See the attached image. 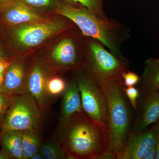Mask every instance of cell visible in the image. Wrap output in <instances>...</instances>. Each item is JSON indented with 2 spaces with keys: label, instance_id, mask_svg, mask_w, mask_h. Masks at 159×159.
I'll return each instance as SVG.
<instances>
[{
  "label": "cell",
  "instance_id": "obj_1",
  "mask_svg": "<svg viewBox=\"0 0 159 159\" xmlns=\"http://www.w3.org/2000/svg\"><path fill=\"white\" fill-rule=\"evenodd\" d=\"M56 139L71 159H101L109 145L107 125L94 121L84 111L58 126Z\"/></svg>",
  "mask_w": 159,
  "mask_h": 159
},
{
  "label": "cell",
  "instance_id": "obj_2",
  "mask_svg": "<svg viewBox=\"0 0 159 159\" xmlns=\"http://www.w3.org/2000/svg\"><path fill=\"white\" fill-rule=\"evenodd\" d=\"M56 12L74 22L84 36L99 41L116 56L124 57L121 48L131 37L128 26L116 20L102 18L85 7L77 8L70 4H60Z\"/></svg>",
  "mask_w": 159,
  "mask_h": 159
},
{
  "label": "cell",
  "instance_id": "obj_3",
  "mask_svg": "<svg viewBox=\"0 0 159 159\" xmlns=\"http://www.w3.org/2000/svg\"><path fill=\"white\" fill-rule=\"evenodd\" d=\"M105 95L109 134L108 152L115 159L124 147L130 132V109L123 89V80H108L98 83Z\"/></svg>",
  "mask_w": 159,
  "mask_h": 159
},
{
  "label": "cell",
  "instance_id": "obj_4",
  "mask_svg": "<svg viewBox=\"0 0 159 159\" xmlns=\"http://www.w3.org/2000/svg\"><path fill=\"white\" fill-rule=\"evenodd\" d=\"M88 38L84 65L86 73L97 83L103 80L122 78V74L129 70L130 61L125 57L116 56L107 50L105 46L99 41Z\"/></svg>",
  "mask_w": 159,
  "mask_h": 159
},
{
  "label": "cell",
  "instance_id": "obj_5",
  "mask_svg": "<svg viewBox=\"0 0 159 159\" xmlns=\"http://www.w3.org/2000/svg\"><path fill=\"white\" fill-rule=\"evenodd\" d=\"M43 113L36 100L29 92L11 96L10 106L0 125V132L31 129L40 130Z\"/></svg>",
  "mask_w": 159,
  "mask_h": 159
},
{
  "label": "cell",
  "instance_id": "obj_6",
  "mask_svg": "<svg viewBox=\"0 0 159 159\" xmlns=\"http://www.w3.org/2000/svg\"><path fill=\"white\" fill-rule=\"evenodd\" d=\"M84 112L96 122L107 126V106L102 89L88 73L80 72L75 78Z\"/></svg>",
  "mask_w": 159,
  "mask_h": 159
},
{
  "label": "cell",
  "instance_id": "obj_7",
  "mask_svg": "<svg viewBox=\"0 0 159 159\" xmlns=\"http://www.w3.org/2000/svg\"><path fill=\"white\" fill-rule=\"evenodd\" d=\"M5 26L9 29V36L13 43L25 48H32L40 44L68 26L62 22L43 21Z\"/></svg>",
  "mask_w": 159,
  "mask_h": 159
},
{
  "label": "cell",
  "instance_id": "obj_8",
  "mask_svg": "<svg viewBox=\"0 0 159 159\" xmlns=\"http://www.w3.org/2000/svg\"><path fill=\"white\" fill-rule=\"evenodd\" d=\"M143 83L144 91L139 95L140 100L136 110L138 111L132 129L138 132L146 130L159 119V89L149 84Z\"/></svg>",
  "mask_w": 159,
  "mask_h": 159
},
{
  "label": "cell",
  "instance_id": "obj_9",
  "mask_svg": "<svg viewBox=\"0 0 159 159\" xmlns=\"http://www.w3.org/2000/svg\"><path fill=\"white\" fill-rule=\"evenodd\" d=\"M43 64L36 62L31 67L28 77L27 90L37 102L41 110L45 112L53 103V99L47 92V84L53 76Z\"/></svg>",
  "mask_w": 159,
  "mask_h": 159
},
{
  "label": "cell",
  "instance_id": "obj_10",
  "mask_svg": "<svg viewBox=\"0 0 159 159\" xmlns=\"http://www.w3.org/2000/svg\"><path fill=\"white\" fill-rule=\"evenodd\" d=\"M157 135L153 128L142 132H129L128 138L117 159H144L156 145Z\"/></svg>",
  "mask_w": 159,
  "mask_h": 159
},
{
  "label": "cell",
  "instance_id": "obj_11",
  "mask_svg": "<svg viewBox=\"0 0 159 159\" xmlns=\"http://www.w3.org/2000/svg\"><path fill=\"white\" fill-rule=\"evenodd\" d=\"M46 21L40 15L21 0H13L0 9V23L15 26L26 23Z\"/></svg>",
  "mask_w": 159,
  "mask_h": 159
},
{
  "label": "cell",
  "instance_id": "obj_12",
  "mask_svg": "<svg viewBox=\"0 0 159 159\" xmlns=\"http://www.w3.org/2000/svg\"><path fill=\"white\" fill-rule=\"evenodd\" d=\"M30 70V69L28 70L23 61L11 60L10 65L5 71L4 82L0 93L10 96L27 93Z\"/></svg>",
  "mask_w": 159,
  "mask_h": 159
},
{
  "label": "cell",
  "instance_id": "obj_13",
  "mask_svg": "<svg viewBox=\"0 0 159 159\" xmlns=\"http://www.w3.org/2000/svg\"><path fill=\"white\" fill-rule=\"evenodd\" d=\"M51 58L54 65L63 69H79L82 63L77 43L71 37L64 39L54 48Z\"/></svg>",
  "mask_w": 159,
  "mask_h": 159
},
{
  "label": "cell",
  "instance_id": "obj_14",
  "mask_svg": "<svg viewBox=\"0 0 159 159\" xmlns=\"http://www.w3.org/2000/svg\"><path fill=\"white\" fill-rule=\"evenodd\" d=\"M63 96L58 126L65 123L76 114L84 111L81 97L75 80L68 84Z\"/></svg>",
  "mask_w": 159,
  "mask_h": 159
},
{
  "label": "cell",
  "instance_id": "obj_15",
  "mask_svg": "<svg viewBox=\"0 0 159 159\" xmlns=\"http://www.w3.org/2000/svg\"><path fill=\"white\" fill-rule=\"evenodd\" d=\"M22 131L10 130L0 132L2 149L8 152L11 159H23Z\"/></svg>",
  "mask_w": 159,
  "mask_h": 159
},
{
  "label": "cell",
  "instance_id": "obj_16",
  "mask_svg": "<svg viewBox=\"0 0 159 159\" xmlns=\"http://www.w3.org/2000/svg\"><path fill=\"white\" fill-rule=\"evenodd\" d=\"M22 142L23 159H30L33 155L39 152L42 143L40 130L31 129L22 131Z\"/></svg>",
  "mask_w": 159,
  "mask_h": 159
},
{
  "label": "cell",
  "instance_id": "obj_17",
  "mask_svg": "<svg viewBox=\"0 0 159 159\" xmlns=\"http://www.w3.org/2000/svg\"><path fill=\"white\" fill-rule=\"evenodd\" d=\"M39 152L43 159H70L56 139H49L42 142Z\"/></svg>",
  "mask_w": 159,
  "mask_h": 159
},
{
  "label": "cell",
  "instance_id": "obj_18",
  "mask_svg": "<svg viewBox=\"0 0 159 159\" xmlns=\"http://www.w3.org/2000/svg\"><path fill=\"white\" fill-rule=\"evenodd\" d=\"M140 80L159 89V59L150 58L145 61Z\"/></svg>",
  "mask_w": 159,
  "mask_h": 159
},
{
  "label": "cell",
  "instance_id": "obj_19",
  "mask_svg": "<svg viewBox=\"0 0 159 159\" xmlns=\"http://www.w3.org/2000/svg\"><path fill=\"white\" fill-rule=\"evenodd\" d=\"M67 85L65 81L61 77L51 76L47 82V93L49 97L54 100L64 93Z\"/></svg>",
  "mask_w": 159,
  "mask_h": 159
},
{
  "label": "cell",
  "instance_id": "obj_20",
  "mask_svg": "<svg viewBox=\"0 0 159 159\" xmlns=\"http://www.w3.org/2000/svg\"><path fill=\"white\" fill-rule=\"evenodd\" d=\"M69 2L78 3L92 12L104 19H107L103 9L102 0H67Z\"/></svg>",
  "mask_w": 159,
  "mask_h": 159
},
{
  "label": "cell",
  "instance_id": "obj_21",
  "mask_svg": "<svg viewBox=\"0 0 159 159\" xmlns=\"http://www.w3.org/2000/svg\"><path fill=\"white\" fill-rule=\"evenodd\" d=\"M11 99V96L0 93V125L9 109Z\"/></svg>",
  "mask_w": 159,
  "mask_h": 159
},
{
  "label": "cell",
  "instance_id": "obj_22",
  "mask_svg": "<svg viewBox=\"0 0 159 159\" xmlns=\"http://www.w3.org/2000/svg\"><path fill=\"white\" fill-rule=\"evenodd\" d=\"M123 89L125 96L128 98L132 107L136 110L137 109L138 99H139L140 93L139 90L134 86L129 87H123Z\"/></svg>",
  "mask_w": 159,
  "mask_h": 159
},
{
  "label": "cell",
  "instance_id": "obj_23",
  "mask_svg": "<svg viewBox=\"0 0 159 159\" xmlns=\"http://www.w3.org/2000/svg\"><path fill=\"white\" fill-rule=\"evenodd\" d=\"M122 77L123 84L126 87L134 86L140 80V77L138 74L129 70L123 73Z\"/></svg>",
  "mask_w": 159,
  "mask_h": 159
},
{
  "label": "cell",
  "instance_id": "obj_24",
  "mask_svg": "<svg viewBox=\"0 0 159 159\" xmlns=\"http://www.w3.org/2000/svg\"><path fill=\"white\" fill-rule=\"evenodd\" d=\"M31 7L48 8L55 5L57 0H21Z\"/></svg>",
  "mask_w": 159,
  "mask_h": 159
},
{
  "label": "cell",
  "instance_id": "obj_25",
  "mask_svg": "<svg viewBox=\"0 0 159 159\" xmlns=\"http://www.w3.org/2000/svg\"><path fill=\"white\" fill-rule=\"evenodd\" d=\"M11 60L0 58V74L4 73L10 65Z\"/></svg>",
  "mask_w": 159,
  "mask_h": 159
},
{
  "label": "cell",
  "instance_id": "obj_26",
  "mask_svg": "<svg viewBox=\"0 0 159 159\" xmlns=\"http://www.w3.org/2000/svg\"><path fill=\"white\" fill-rule=\"evenodd\" d=\"M157 147L156 145H154L149 151L148 154L145 156L144 159H154L156 158Z\"/></svg>",
  "mask_w": 159,
  "mask_h": 159
},
{
  "label": "cell",
  "instance_id": "obj_27",
  "mask_svg": "<svg viewBox=\"0 0 159 159\" xmlns=\"http://www.w3.org/2000/svg\"><path fill=\"white\" fill-rule=\"evenodd\" d=\"M11 159L10 156L7 152L1 148L0 150V159Z\"/></svg>",
  "mask_w": 159,
  "mask_h": 159
},
{
  "label": "cell",
  "instance_id": "obj_28",
  "mask_svg": "<svg viewBox=\"0 0 159 159\" xmlns=\"http://www.w3.org/2000/svg\"><path fill=\"white\" fill-rule=\"evenodd\" d=\"M156 133L157 136L159 135V119L156 122H155V124L154 125L153 127H152Z\"/></svg>",
  "mask_w": 159,
  "mask_h": 159
},
{
  "label": "cell",
  "instance_id": "obj_29",
  "mask_svg": "<svg viewBox=\"0 0 159 159\" xmlns=\"http://www.w3.org/2000/svg\"><path fill=\"white\" fill-rule=\"evenodd\" d=\"M12 1L13 0H0V9L6 4H8Z\"/></svg>",
  "mask_w": 159,
  "mask_h": 159
},
{
  "label": "cell",
  "instance_id": "obj_30",
  "mask_svg": "<svg viewBox=\"0 0 159 159\" xmlns=\"http://www.w3.org/2000/svg\"><path fill=\"white\" fill-rule=\"evenodd\" d=\"M157 147V156L156 159H159V135L158 136L157 140V142L156 144Z\"/></svg>",
  "mask_w": 159,
  "mask_h": 159
},
{
  "label": "cell",
  "instance_id": "obj_31",
  "mask_svg": "<svg viewBox=\"0 0 159 159\" xmlns=\"http://www.w3.org/2000/svg\"><path fill=\"white\" fill-rule=\"evenodd\" d=\"M30 159H43L42 157L40 154L39 152L37 153L34 154L32 157L30 158Z\"/></svg>",
  "mask_w": 159,
  "mask_h": 159
},
{
  "label": "cell",
  "instance_id": "obj_32",
  "mask_svg": "<svg viewBox=\"0 0 159 159\" xmlns=\"http://www.w3.org/2000/svg\"><path fill=\"white\" fill-rule=\"evenodd\" d=\"M5 72L0 74V89L2 86L3 82H4V77H5Z\"/></svg>",
  "mask_w": 159,
  "mask_h": 159
},
{
  "label": "cell",
  "instance_id": "obj_33",
  "mask_svg": "<svg viewBox=\"0 0 159 159\" xmlns=\"http://www.w3.org/2000/svg\"><path fill=\"white\" fill-rule=\"evenodd\" d=\"M0 58H6V59H8L7 57H6L5 54H4V51H3L2 49L1 45H0Z\"/></svg>",
  "mask_w": 159,
  "mask_h": 159
},
{
  "label": "cell",
  "instance_id": "obj_34",
  "mask_svg": "<svg viewBox=\"0 0 159 159\" xmlns=\"http://www.w3.org/2000/svg\"></svg>",
  "mask_w": 159,
  "mask_h": 159
}]
</instances>
